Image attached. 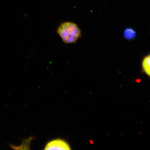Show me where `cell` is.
<instances>
[{
    "label": "cell",
    "instance_id": "obj_1",
    "mask_svg": "<svg viewBox=\"0 0 150 150\" xmlns=\"http://www.w3.org/2000/svg\"><path fill=\"white\" fill-rule=\"evenodd\" d=\"M57 33L63 42L67 44L76 43L81 36V32L77 25L71 22H65L59 25Z\"/></svg>",
    "mask_w": 150,
    "mask_h": 150
},
{
    "label": "cell",
    "instance_id": "obj_2",
    "mask_svg": "<svg viewBox=\"0 0 150 150\" xmlns=\"http://www.w3.org/2000/svg\"><path fill=\"white\" fill-rule=\"evenodd\" d=\"M44 149L67 150L71 149V148L67 141L62 139H57L48 142Z\"/></svg>",
    "mask_w": 150,
    "mask_h": 150
},
{
    "label": "cell",
    "instance_id": "obj_3",
    "mask_svg": "<svg viewBox=\"0 0 150 150\" xmlns=\"http://www.w3.org/2000/svg\"><path fill=\"white\" fill-rule=\"evenodd\" d=\"M142 71L150 78V53L143 57L141 61Z\"/></svg>",
    "mask_w": 150,
    "mask_h": 150
},
{
    "label": "cell",
    "instance_id": "obj_4",
    "mask_svg": "<svg viewBox=\"0 0 150 150\" xmlns=\"http://www.w3.org/2000/svg\"><path fill=\"white\" fill-rule=\"evenodd\" d=\"M137 36V32L131 28H126L123 31V37L127 40H134Z\"/></svg>",
    "mask_w": 150,
    "mask_h": 150
}]
</instances>
